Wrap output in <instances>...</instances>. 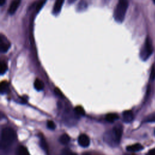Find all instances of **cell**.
Segmentation results:
<instances>
[{
    "label": "cell",
    "mask_w": 155,
    "mask_h": 155,
    "mask_svg": "<svg viewBox=\"0 0 155 155\" xmlns=\"http://www.w3.org/2000/svg\"><path fill=\"white\" fill-rule=\"evenodd\" d=\"M76 1V0H68V3H70V4H72V3Z\"/></svg>",
    "instance_id": "27"
},
{
    "label": "cell",
    "mask_w": 155,
    "mask_h": 155,
    "mask_svg": "<svg viewBox=\"0 0 155 155\" xmlns=\"http://www.w3.org/2000/svg\"><path fill=\"white\" fill-rule=\"evenodd\" d=\"M35 88L37 91H41L44 88V83L39 79H36L34 82Z\"/></svg>",
    "instance_id": "13"
},
{
    "label": "cell",
    "mask_w": 155,
    "mask_h": 155,
    "mask_svg": "<svg viewBox=\"0 0 155 155\" xmlns=\"http://www.w3.org/2000/svg\"><path fill=\"white\" fill-rule=\"evenodd\" d=\"M78 143L82 147H87L90 145L89 137L86 134H81L78 137Z\"/></svg>",
    "instance_id": "6"
},
{
    "label": "cell",
    "mask_w": 155,
    "mask_h": 155,
    "mask_svg": "<svg viewBox=\"0 0 155 155\" xmlns=\"http://www.w3.org/2000/svg\"><path fill=\"white\" fill-rule=\"evenodd\" d=\"M83 155H90V154H88V153H85V154H84Z\"/></svg>",
    "instance_id": "29"
},
{
    "label": "cell",
    "mask_w": 155,
    "mask_h": 155,
    "mask_svg": "<svg viewBox=\"0 0 155 155\" xmlns=\"http://www.w3.org/2000/svg\"><path fill=\"white\" fill-rule=\"evenodd\" d=\"M118 118H119V116L116 113H109L105 117L106 120L110 123L114 122L115 120L118 119Z\"/></svg>",
    "instance_id": "12"
},
{
    "label": "cell",
    "mask_w": 155,
    "mask_h": 155,
    "mask_svg": "<svg viewBox=\"0 0 155 155\" xmlns=\"http://www.w3.org/2000/svg\"><path fill=\"white\" fill-rule=\"evenodd\" d=\"M16 155H29L28 150L24 146H19L16 151Z\"/></svg>",
    "instance_id": "11"
},
{
    "label": "cell",
    "mask_w": 155,
    "mask_h": 155,
    "mask_svg": "<svg viewBox=\"0 0 155 155\" xmlns=\"http://www.w3.org/2000/svg\"><path fill=\"white\" fill-rule=\"evenodd\" d=\"M142 149H143V147L140 143H135V144L128 146L127 147V151H131V152L139 151H140V150H141Z\"/></svg>",
    "instance_id": "10"
},
{
    "label": "cell",
    "mask_w": 155,
    "mask_h": 155,
    "mask_svg": "<svg viewBox=\"0 0 155 155\" xmlns=\"http://www.w3.org/2000/svg\"><path fill=\"white\" fill-rule=\"evenodd\" d=\"M10 47V43L7 38L2 35H1V51L5 53L8 51Z\"/></svg>",
    "instance_id": "5"
},
{
    "label": "cell",
    "mask_w": 155,
    "mask_h": 155,
    "mask_svg": "<svg viewBox=\"0 0 155 155\" xmlns=\"http://www.w3.org/2000/svg\"><path fill=\"white\" fill-rule=\"evenodd\" d=\"M113 134L114 135V137L116 141V143H119L120 138L122 137V127L120 125H118L115 126L113 130H112Z\"/></svg>",
    "instance_id": "4"
},
{
    "label": "cell",
    "mask_w": 155,
    "mask_h": 155,
    "mask_svg": "<svg viewBox=\"0 0 155 155\" xmlns=\"http://www.w3.org/2000/svg\"><path fill=\"white\" fill-rule=\"evenodd\" d=\"M47 127L50 129V130H54L56 128V125L55 124L51 121V120H48L47 121Z\"/></svg>",
    "instance_id": "22"
},
{
    "label": "cell",
    "mask_w": 155,
    "mask_h": 155,
    "mask_svg": "<svg viewBox=\"0 0 155 155\" xmlns=\"http://www.w3.org/2000/svg\"><path fill=\"white\" fill-rule=\"evenodd\" d=\"M68 155H77L76 153H70L68 154Z\"/></svg>",
    "instance_id": "28"
},
{
    "label": "cell",
    "mask_w": 155,
    "mask_h": 155,
    "mask_svg": "<svg viewBox=\"0 0 155 155\" xmlns=\"http://www.w3.org/2000/svg\"><path fill=\"white\" fill-rule=\"evenodd\" d=\"M16 135L15 131L10 127L4 128L1 132V147L5 149L10 147L16 139Z\"/></svg>",
    "instance_id": "1"
},
{
    "label": "cell",
    "mask_w": 155,
    "mask_h": 155,
    "mask_svg": "<svg viewBox=\"0 0 155 155\" xmlns=\"http://www.w3.org/2000/svg\"><path fill=\"white\" fill-rule=\"evenodd\" d=\"M128 6V0H119L114 12V18L116 22L119 23L123 22Z\"/></svg>",
    "instance_id": "2"
},
{
    "label": "cell",
    "mask_w": 155,
    "mask_h": 155,
    "mask_svg": "<svg viewBox=\"0 0 155 155\" xmlns=\"http://www.w3.org/2000/svg\"><path fill=\"white\" fill-rule=\"evenodd\" d=\"M7 70V65L6 63L4 61H2L1 63V74H4Z\"/></svg>",
    "instance_id": "20"
},
{
    "label": "cell",
    "mask_w": 155,
    "mask_h": 155,
    "mask_svg": "<svg viewBox=\"0 0 155 155\" xmlns=\"http://www.w3.org/2000/svg\"><path fill=\"white\" fill-rule=\"evenodd\" d=\"M6 0H0V4L1 5H3L4 4Z\"/></svg>",
    "instance_id": "26"
},
{
    "label": "cell",
    "mask_w": 155,
    "mask_h": 155,
    "mask_svg": "<svg viewBox=\"0 0 155 155\" xmlns=\"http://www.w3.org/2000/svg\"><path fill=\"white\" fill-rule=\"evenodd\" d=\"M87 7V2L82 0L81 1L79 4H78V11H82V10H84L85 9H86V8Z\"/></svg>",
    "instance_id": "18"
},
{
    "label": "cell",
    "mask_w": 155,
    "mask_h": 155,
    "mask_svg": "<svg viewBox=\"0 0 155 155\" xmlns=\"http://www.w3.org/2000/svg\"><path fill=\"white\" fill-rule=\"evenodd\" d=\"M74 113L78 116H84L85 115V111L81 106L76 107L74 108Z\"/></svg>",
    "instance_id": "17"
},
{
    "label": "cell",
    "mask_w": 155,
    "mask_h": 155,
    "mask_svg": "<svg viewBox=\"0 0 155 155\" xmlns=\"http://www.w3.org/2000/svg\"><path fill=\"white\" fill-rule=\"evenodd\" d=\"M45 1H46V0H41L39 1V2L38 3V4L36 5V12H38L41 9V8L44 5Z\"/></svg>",
    "instance_id": "21"
},
{
    "label": "cell",
    "mask_w": 155,
    "mask_h": 155,
    "mask_svg": "<svg viewBox=\"0 0 155 155\" xmlns=\"http://www.w3.org/2000/svg\"><path fill=\"white\" fill-rule=\"evenodd\" d=\"M21 0H13L8 8V12L10 15H13L21 4Z\"/></svg>",
    "instance_id": "7"
},
{
    "label": "cell",
    "mask_w": 155,
    "mask_h": 155,
    "mask_svg": "<svg viewBox=\"0 0 155 155\" xmlns=\"http://www.w3.org/2000/svg\"><path fill=\"white\" fill-rule=\"evenodd\" d=\"M147 155H155V149L151 150L148 153Z\"/></svg>",
    "instance_id": "25"
},
{
    "label": "cell",
    "mask_w": 155,
    "mask_h": 155,
    "mask_svg": "<svg viewBox=\"0 0 155 155\" xmlns=\"http://www.w3.org/2000/svg\"><path fill=\"white\" fill-rule=\"evenodd\" d=\"M40 145L43 150H44L46 153L48 152V146L44 137L42 136H41L40 137Z\"/></svg>",
    "instance_id": "16"
},
{
    "label": "cell",
    "mask_w": 155,
    "mask_h": 155,
    "mask_svg": "<svg viewBox=\"0 0 155 155\" xmlns=\"http://www.w3.org/2000/svg\"><path fill=\"white\" fill-rule=\"evenodd\" d=\"M59 142L61 143H62L63 145H65V144H67L69 142V141H70V137L67 134H63L59 137Z\"/></svg>",
    "instance_id": "15"
},
{
    "label": "cell",
    "mask_w": 155,
    "mask_h": 155,
    "mask_svg": "<svg viewBox=\"0 0 155 155\" xmlns=\"http://www.w3.org/2000/svg\"><path fill=\"white\" fill-rule=\"evenodd\" d=\"M54 91L55 94H56L57 96H58V97H63V94H62V92L61 91V90H60L58 88H55Z\"/></svg>",
    "instance_id": "24"
},
{
    "label": "cell",
    "mask_w": 155,
    "mask_h": 155,
    "mask_svg": "<svg viewBox=\"0 0 155 155\" xmlns=\"http://www.w3.org/2000/svg\"><path fill=\"white\" fill-rule=\"evenodd\" d=\"M145 122H155V112L151 113L148 115L145 119Z\"/></svg>",
    "instance_id": "19"
},
{
    "label": "cell",
    "mask_w": 155,
    "mask_h": 155,
    "mask_svg": "<svg viewBox=\"0 0 155 155\" xmlns=\"http://www.w3.org/2000/svg\"><path fill=\"white\" fill-rule=\"evenodd\" d=\"M64 2V0H56L53 9V13L54 15H57L60 12Z\"/></svg>",
    "instance_id": "9"
},
{
    "label": "cell",
    "mask_w": 155,
    "mask_h": 155,
    "mask_svg": "<svg viewBox=\"0 0 155 155\" xmlns=\"http://www.w3.org/2000/svg\"><path fill=\"white\" fill-rule=\"evenodd\" d=\"M123 119L125 122L129 123L133 119V113L131 110H126L123 112Z\"/></svg>",
    "instance_id": "8"
},
{
    "label": "cell",
    "mask_w": 155,
    "mask_h": 155,
    "mask_svg": "<svg viewBox=\"0 0 155 155\" xmlns=\"http://www.w3.org/2000/svg\"><path fill=\"white\" fill-rule=\"evenodd\" d=\"M1 94L7 93L8 91V84L7 81H2L1 83Z\"/></svg>",
    "instance_id": "14"
},
{
    "label": "cell",
    "mask_w": 155,
    "mask_h": 155,
    "mask_svg": "<svg viewBox=\"0 0 155 155\" xmlns=\"http://www.w3.org/2000/svg\"><path fill=\"white\" fill-rule=\"evenodd\" d=\"M152 53H153L152 42L150 37L147 36L145 39L144 45L140 51V58L142 60L145 61L151 56Z\"/></svg>",
    "instance_id": "3"
},
{
    "label": "cell",
    "mask_w": 155,
    "mask_h": 155,
    "mask_svg": "<svg viewBox=\"0 0 155 155\" xmlns=\"http://www.w3.org/2000/svg\"><path fill=\"white\" fill-rule=\"evenodd\" d=\"M150 79L151 81H154L155 79V67L154 65L152 67V68L151 70Z\"/></svg>",
    "instance_id": "23"
},
{
    "label": "cell",
    "mask_w": 155,
    "mask_h": 155,
    "mask_svg": "<svg viewBox=\"0 0 155 155\" xmlns=\"http://www.w3.org/2000/svg\"><path fill=\"white\" fill-rule=\"evenodd\" d=\"M153 1H154V2L155 3V0H153Z\"/></svg>",
    "instance_id": "30"
}]
</instances>
